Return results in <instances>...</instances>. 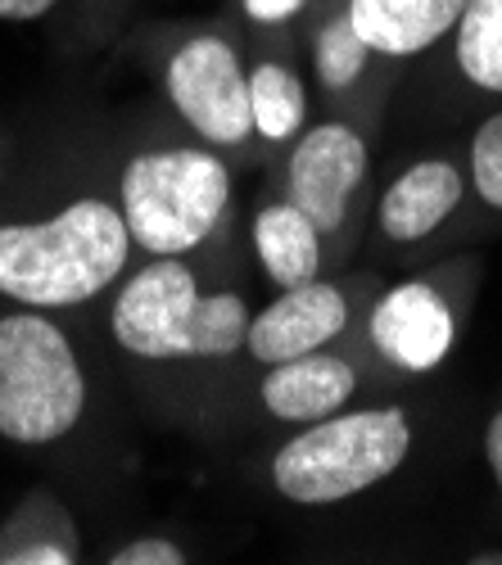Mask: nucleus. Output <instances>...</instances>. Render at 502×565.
I'll return each mask as SVG.
<instances>
[{"instance_id":"f257e3e1","label":"nucleus","mask_w":502,"mask_h":565,"mask_svg":"<svg viewBox=\"0 0 502 565\" xmlns=\"http://www.w3.org/2000/svg\"><path fill=\"white\" fill-rule=\"evenodd\" d=\"M127 249L122 209L105 200H77L45 222L0 226V295L32 308L86 303L118 280Z\"/></svg>"},{"instance_id":"f03ea898","label":"nucleus","mask_w":502,"mask_h":565,"mask_svg":"<svg viewBox=\"0 0 502 565\" xmlns=\"http://www.w3.org/2000/svg\"><path fill=\"white\" fill-rule=\"evenodd\" d=\"M407 448H413V426L398 407L322 416L277 452L271 480L290 502L327 507L389 480Z\"/></svg>"},{"instance_id":"7ed1b4c3","label":"nucleus","mask_w":502,"mask_h":565,"mask_svg":"<svg viewBox=\"0 0 502 565\" xmlns=\"http://www.w3.org/2000/svg\"><path fill=\"white\" fill-rule=\"evenodd\" d=\"M118 195L131 245L154 258H181L222 222L232 177L213 150H150L127 163Z\"/></svg>"},{"instance_id":"20e7f679","label":"nucleus","mask_w":502,"mask_h":565,"mask_svg":"<svg viewBox=\"0 0 502 565\" xmlns=\"http://www.w3.org/2000/svg\"><path fill=\"white\" fill-rule=\"evenodd\" d=\"M86 407V375L68 335L41 312L0 317V435L14 444L64 439Z\"/></svg>"},{"instance_id":"39448f33","label":"nucleus","mask_w":502,"mask_h":565,"mask_svg":"<svg viewBox=\"0 0 502 565\" xmlns=\"http://www.w3.org/2000/svg\"><path fill=\"white\" fill-rule=\"evenodd\" d=\"M195 317H200L195 271L181 267V258H154L122 286L109 326L127 353L172 362V358H200Z\"/></svg>"},{"instance_id":"423d86ee","label":"nucleus","mask_w":502,"mask_h":565,"mask_svg":"<svg viewBox=\"0 0 502 565\" xmlns=\"http://www.w3.org/2000/svg\"><path fill=\"white\" fill-rule=\"evenodd\" d=\"M168 100L213 146H241L254 131L249 77L222 36H195L168 60Z\"/></svg>"},{"instance_id":"0eeeda50","label":"nucleus","mask_w":502,"mask_h":565,"mask_svg":"<svg viewBox=\"0 0 502 565\" xmlns=\"http://www.w3.org/2000/svg\"><path fill=\"white\" fill-rule=\"evenodd\" d=\"M362 177H367V140L344 122H322L290 154V200L317 222V231H340Z\"/></svg>"},{"instance_id":"6e6552de","label":"nucleus","mask_w":502,"mask_h":565,"mask_svg":"<svg viewBox=\"0 0 502 565\" xmlns=\"http://www.w3.org/2000/svg\"><path fill=\"white\" fill-rule=\"evenodd\" d=\"M344 321H349L344 295L335 286H327V280H308V286L281 290L277 303H267L249 321L245 349L254 362L277 366V362L327 349V340H335L344 331Z\"/></svg>"},{"instance_id":"1a4fd4ad","label":"nucleus","mask_w":502,"mask_h":565,"mask_svg":"<svg viewBox=\"0 0 502 565\" xmlns=\"http://www.w3.org/2000/svg\"><path fill=\"white\" fill-rule=\"evenodd\" d=\"M372 340L376 349L403 371H430L452 349V312L439 290L426 280H407L389 290L372 312Z\"/></svg>"},{"instance_id":"9d476101","label":"nucleus","mask_w":502,"mask_h":565,"mask_svg":"<svg viewBox=\"0 0 502 565\" xmlns=\"http://www.w3.org/2000/svg\"><path fill=\"white\" fill-rule=\"evenodd\" d=\"M357 390V375L344 358L317 349L290 362H277L263 375V407L277 420H295V426H312L331 412H340Z\"/></svg>"},{"instance_id":"9b49d317","label":"nucleus","mask_w":502,"mask_h":565,"mask_svg":"<svg viewBox=\"0 0 502 565\" xmlns=\"http://www.w3.org/2000/svg\"><path fill=\"white\" fill-rule=\"evenodd\" d=\"M357 36L372 45V55L407 60L421 55L448 32H458L467 0H349L344 10Z\"/></svg>"},{"instance_id":"f8f14e48","label":"nucleus","mask_w":502,"mask_h":565,"mask_svg":"<svg viewBox=\"0 0 502 565\" xmlns=\"http://www.w3.org/2000/svg\"><path fill=\"white\" fill-rule=\"evenodd\" d=\"M462 204V172L444 159H421L381 195V231L389 241H421Z\"/></svg>"},{"instance_id":"ddd939ff","label":"nucleus","mask_w":502,"mask_h":565,"mask_svg":"<svg viewBox=\"0 0 502 565\" xmlns=\"http://www.w3.org/2000/svg\"><path fill=\"white\" fill-rule=\"evenodd\" d=\"M82 552L77 525L55 493H28L6 530H0V565H73Z\"/></svg>"},{"instance_id":"4468645a","label":"nucleus","mask_w":502,"mask_h":565,"mask_svg":"<svg viewBox=\"0 0 502 565\" xmlns=\"http://www.w3.org/2000/svg\"><path fill=\"white\" fill-rule=\"evenodd\" d=\"M254 245L263 258V271L277 280L281 290L290 286H308L322 271V231L317 222L295 204H267L254 222Z\"/></svg>"},{"instance_id":"2eb2a0df","label":"nucleus","mask_w":502,"mask_h":565,"mask_svg":"<svg viewBox=\"0 0 502 565\" xmlns=\"http://www.w3.org/2000/svg\"><path fill=\"white\" fill-rule=\"evenodd\" d=\"M249 109H254V131L263 140H290L303 127V82L286 64H258L249 73Z\"/></svg>"},{"instance_id":"dca6fc26","label":"nucleus","mask_w":502,"mask_h":565,"mask_svg":"<svg viewBox=\"0 0 502 565\" xmlns=\"http://www.w3.org/2000/svg\"><path fill=\"white\" fill-rule=\"evenodd\" d=\"M458 68L480 90H502V0H467L458 19Z\"/></svg>"},{"instance_id":"f3484780","label":"nucleus","mask_w":502,"mask_h":565,"mask_svg":"<svg viewBox=\"0 0 502 565\" xmlns=\"http://www.w3.org/2000/svg\"><path fill=\"white\" fill-rule=\"evenodd\" d=\"M367 60H372V45L357 36L349 14L331 19L312 41V68L322 77V86H331V90L353 86L362 73H367Z\"/></svg>"},{"instance_id":"a211bd4d","label":"nucleus","mask_w":502,"mask_h":565,"mask_svg":"<svg viewBox=\"0 0 502 565\" xmlns=\"http://www.w3.org/2000/svg\"><path fill=\"white\" fill-rule=\"evenodd\" d=\"M245 335H249V312L241 295L232 290L200 295V317H195L200 358H232L245 349Z\"/></svg>"},{"instance_id":"6ab92c4d","label":"nucleus","mask_w":502,"mask_h":565,"mask_svg":"<svg viewBox=\"0 0 502 565\" xmlns=\"http://www.w3.org/2000/svg\"><path fill=\"white\" fill-rule=\"evenodd\" d=\"M471 181L489 209H502V114L484 118L471 140Z\"/></svg>"},{"instance_id":"aec40b11","label":"nucleus","mask_w":502,"mask_h":565,"mask_svg":"<svg viewBox=\"0 0 502 565\" xmlns=\"http://www.w3.org/2000/svg\"><path fill=\"white\" fill-rule=\"evenodd\" d=\"M181 561H186V552L172 539H131L109 556V565H181Z\"/></svg>"},{"instance_id":"412c9836","label":"nucleus","mask_w":502,"mask_h":565,"mask_svg":"<svg viewBox=\"0 0 502 565\" xmlns=\"http://www.w3.org/2000/svg\"><path fill=\"white\" fill-rule=\"evenodd\" d=\"M241 6L254 23H286L308 6V0H241Z\"/></svg>"},{"instance_id":"4be33fe9","label":"nucleus","mask_w":502,"mask_h":565,"mask_svg":"<svg viewBox=\"0 0 502 565\" xmlns=\"http://www.w3.org/2000/svg\"><path fill=\"white\" fill-rule=\"evenodd\" d=\"M51 6H55V0H0V19H10V23H28V19H41Z\"/></svg>"},{"instance_id":"5701e85b","label":"nucleus","mask_w":502,"mask_h":565,"mask_svg":"<svg viewBox=\"0 0 502 565\" xmlns=\"http://www.w3.org/2000/svg\"><path fill=\"white\" fill-rule=\"evenodd\" d=\"M484 452H489V470H493V480L502 484V412L489 420V439H484Z\"/></svg>"}]
</instances>
